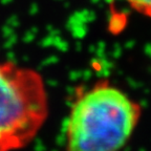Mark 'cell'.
<instances>
[{"mask_svg":"<svg viewBox=\"0 0 151 151\" xmlns=\"http://www.w3.org/2000/svg\"><path fill=\"white\" fill-rule=\"evenodd\" d=\"M141 116V105L106 79L90 87L79 86L66 123V149L119 150L127 144Z\"/></svg>","mask_w":151,"mask_h":151,"instance_id":"1","label":"cell"},{"mask_svg":"<svg viewBox=\"0 0 151 151\" xmlns=\"http://www.w3.org/2000/svg\"><path fill=\"white\" fill-rule=\"evenodd\" d=\"M48 116V97L37 70L0 61V151L21 149L39 133Z\"/></svg>","mask_w":151,"mask_h":151,"instance_id":"2","label":"cell"},{"mask_svg":"<svg viewBox=\"0 0 151 151\" xmlns=\"http://www.w3.org/2000/svg\"><path fill=\"white\" fill-rule=\"evenodd\" d=\"M126 2L137 13L151 18V0H126Z\"/></svg>","mask_w":151,"mask_h":151,"instance_id":"3","label":"cell"}]
</instances>
